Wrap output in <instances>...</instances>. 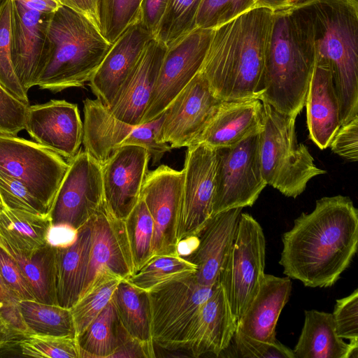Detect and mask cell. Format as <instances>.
I'll return each instance as SVG.
<instances>
[{
	"label": "cell",
	"mask_w": 358,
	"mask_h": 358,
	"mask_svg": "<svg viewBox=\"0 0 358 358\" xmlns=\"http://www.w3.org/2000/svg\"><path fill=\"white\" fill-rule=\"evenodd\" d=\"M282 242L279 264L286 276L305 287H331L357 252V208L346 196L322 197L294 220Z\"/></svg>",
	"instance_id": "6da1fadb"
},
{
	"label": "cell",
	"mask_w": 358,
	"mask_h": 358,
	"mask_svg": "<svg viewBox=\"0 0 358 358\" xmlns=\"http://www.w3.org/2000/svg\"><path fill=\"white\" fill-rule=\"evenodd\" d=\"M273 16L255 7L213 29L200 72L218 99H259Z\"/></svg>",
	"instance_id": "7a4b0ae2"
},
{
	"label": "cell",
	"mask_w": 358,
	"mask_h": 358,
	"mask_svg": "<svg viewBox=\"0 0 358 358\" xmlns=\"http://www.w3.org/2000/svg\"><path fill=\"white\" fill-rule=\"evenodd\" d=\"M310 0L273 11L259 99L296 117L316 60Z\"/></svg>",
	"instance_id": "3957f363"
},
{
	"label": "cell",
	"mask_w": 358,
	"mask_h": 358,
	"mask_svg": "<svg viewBox=\"0 0 358 358\" xmlns=\"http://www.w3.org/2000/svg\"><path fill=\"white\" fill-rule=\"evenodd\" d=\"M112 45L87 16L62 6L47 23L36 86L53 92L83 87Z\"/></svg>",
	"instance_id": "277c9868"
},
{
	"label": "cell",
	"mask_w": 358,
	"mask_h": 358,
	"mask_svg": "<svg viewBox=\"0 0 358 358\" xmlns=\"http://www.w3.org/2000/svg\"><path fill=\"white\" fill-rule=\"evenodd\" d=\"M316 62L327 64L341 124L358 116V0H310Z\"/></svg>",
	"instance_id": "5b68a950"
},
{
	"label": "cell",
	"mask_w": 358,
	"mask_h": 358,
	"mask_svg": "<svg viewBox=\"0 0 358 358\" xmlns=\"http://www.w3.org/2000/svg\"><path fill=\"white\" fill-rule=\"evenodd\" d=\"M264 127L259 134L262 176L267 185L287 197L296 198L313 178L326 173L318 168L303 143H298L295 117L263 103Z\"/></svg>",
	"instance_id": "8992f818"
},
{
	"label": "cell",
	"mask_w": 358,
	"mask_h": 358,
	"mask_svg": "<svg viewBox=\"0 0 358 358\" xmlns=\"http://www.w3.org/2000/svg\"><path fill=\"white\" fill-rule=\"evenodd\" d=\"M219 285L220 281L213 285L201 284L192 273L148 292L155 346L171 352H185L187 332L201 306Z\"/></svg>",
	"instance_id": "52a82bcc"
},
{
	"label": "cell",
	"mask_w": 358,
	"mask_h": 358,
	"mask_svg": "<svg viewBox=\"0 0 358 358\" xmlns=\"http://www.w3.org/2000/svg\"><path fill=\"white\" fill-rule=\"evenodd\" d=\"M84 122L83 144L85 150L100 164L117 148L127 145L145 148L152 163H159L164 154L172 149L162 141V113L147 123L131 125L114 117L108 108L98 99L83 101Z\"/></svg>",
	"instance_id": "ba28073f"
},
{
	"label": "cell",
	"mask_w": 358,
	"mask_h": 358,
	"mask_svg": "<svg viewBox=\"0 0 358 358\" xmlns=\"http://www.w3.org/2000/svg\"><path fill=\"white\" fill-rule=\"evenodd\" d=\"M266 240L263 229L241 213L234 238L220 276L237 322L257 295L264 278Z\"/></svg>",
	"instance_id": "9c48e42d"
},
{
	"label": "cell",
	"mask_w": 358,
	"mask_h": 358,
	"mask_svg": "<svg viewBox=\"0 0 358 358\" xmlns=\"http://www.w3.org/2000/svg\"><path fill=\"white\" fill-rule=\"evenodd\" d=\"M213 215L252 206L266 186L262 173L259 134L230 146L215 148Z\"/></svg>",
	"instance_id": "30bf717a"
},
{
	"label": "cell",
	"mask_w": 358,
	"mask_h": 358,
	"mask_svg": "<svg viewBox=\"0 0 358 358\" xmlns=\"http://www.w3.org/2000/svg\"><path fill=\"white\" fill-rule=\"evenodd\" d=\"M69 163L35 141L0 134V173L23 184L50 210Z\"/></svg>",
	"instance_id": "8fae6325"
},
{
	"label": "cell",
	"mask_w": 358,
	"mask_h": 358,
	"mask_svg": "<svg viewBox=\"0 0 358 358\" xmlns=\"http://www.w3.org/2000/svg\"><path fill=\"white\" fill-rule=\"evenodd\" d=\"M68 163L49 215L52 225L78 229L105 202L101 164L85 150H80Z\"/></svg>",
	"instance_id": "7c38bea8"
},
{
	"label": "cell",
	"mask_w": 358,
	"mask_h": 358,
	"mask_svg": "<svg viewBox=\"0 0 358 358\" xmlns=\"http://www.w3.org/2000/svg\"><path fill=\"white\" fill-rule=\"evenodd\" d=\"M213 31L195 28L168 47L141 124L159 117L200 71Z\"/></svg>",
	"instance_id": "4fadbf2b"
},
{
	"label": "cell",
	"mask_w": 358,
	"mask_h": 358,
	"mask_svg": "<svg viewBox=\"0 0 358 358\" xmlns=\"http://www.w3.org/2000/svg\"><path fill=\"white\" fill-rule=\"evenodd\" d=\"M177 227L178 242L196 236L213 215L216 170L215 150L203 143L187 147Z\"/></svg>",
	"instance_id": "5bb4252c"
},
{
	"label": "cell",
	"mask_w": 358,
	"mask_h": 358,
	"mask_svg": "<svg viewBox=\"0 0 358 358\" xmlns=\"http://www.w3.org/2000/svg\"><path fill=\"white\" fill-rule=\"evenodd\" d=\"M222 101L199 71L162 113V141L172 148L193 145Z\"/></svg>",
	"instance_id": "9a60e30c"
},
{
	"label": "cell",
	"mask_w": 358,
	"mask_h": 358,
	"mask_svg": "<svg viewBox=\"0 0 358 358\" xmlns=\"http://www.w3.org/2000/svg\"><path fill=\"white\" fill-rule=\"evenodd\" d=\"M184 180L183 170L160 165L148 171L141 197L154 222L152 255L177 254V227Z\"/></svg>",
	"instance_id": "2e32d148"
},
{
	"label": "cell",
	"mask_w": 358,
	"mask_h": 358,
	"mask_svg": "<svg viewBox=\"0 0 358 358\" xmlns=\"http://www.w3.org/2000/svg\"><path fill=\"white\" fill-rule=\"evenodd\" d=\"M150 159L145 148L127 145L101 164L104 200L118 219L125 220L141 198Z\"/></svg>",
	"instance_id": "e0dca14e"
},
{
	"label": "cell",
	"mask_w": 358,
	"mask_h": 358,
	"mask_svg": "<svg viewBox=\"0 0 358 358\" xmlns=\"http://www.w3.org/2000/svg\"><path fill=\"white\" fill-rule=\"evenodd\" d=\"M90 221L92 241L89 267L80 297L106 271L122 280L135 272L125 220L116 217L104 202Z\"/></svg>",
	"instance_id": "ac0fdd59"
},
{
	"label": "cell",
	"mask_w": 358,
	"mask_h": 358,
	"mask_svg": "<svg viewBox=\"0 0 358 358\" xmlns=\"http://www.w3.org/2000/svg\"><path fill=\"white\" fill-rule=\"evenodd\" d=\"M24 129L36 143L68 161L80 150L83 122L75 103L52 99L29 106Z\"/></svg>",
	"instance_id": "d6986e66"
},
{
	"label": "cell",
	"mask_w": 358,
	"mask_h": 358,
	"mask_svg": "<svg viewBox=\"0 0 358 358\" xmlns=\"http://www.w3.org/2000/svg\"><path fill=\"white\" fill-rule=\"evenodd\" d=\"M154 36L136 20L114 42L89 81L91 91L109 107Z\"/></svg>",
	"instance_id": "ffe728a7"
},
{
	"label": "cell",
	"mask_w": 358,
	"mask_h": 358,
	"mask_svg": "<svg viewBox=\"0 0 358 358\" xmlns=\"http://www.w3.org/2000/svg\"><path fill=\"white\" fill-rule=\"evenodd\" d=\"M167 48L155 38L148 42L134 69L108 107L117 119L131 125L141 124Z\"/></svg>",
	"instance_id": "44dd1931"
},
{
	"label": "cell",
	"mask_w": 358,
	"mask_h": 358,
	"mask_svg": "<svg viewBox=\"0 0 358 358\" xmlns=\"http://www.w3.org/2000/svg\"><path fill=\"white\" fill-rule=\"evenodd\" d=\"M237 329L225 291L220 282L214 293L201 306L185 339L189 356H219L228 348Z\"/></svg>",
	"instance_id": "7402d4cb"
},
{
	"label": "cell",
	"mask_w": 358,
	"mask_h": 358,
	"mask_svg": "<svg viewBox=\"0 0 358 358\" xmlns=\"http://www.w3.org/2000/svg\"><path fill=\"white\" fill-rule=\"evenodd\" d=\"M51 14L28 9L12 0L11 59L15 73L27 92L36 86L45 29Z\"/></svg>",
	"instance_id": "603a6c76"
},
{
	"label": "cell",
	"mask_w": 358,
	"mask_h": 358,
	"mask_svg": "<svg viewBox=\"0 0 358 358\" xmlns=\"http://www.w3.org/2000/svg\"><path fill=\"white\" fill-rule=\"evenodd\" d=\"M242 208L215 213L196 235L199 244L194 251L184 259L196 266L197 280L205 285H213L220 276L229 253Z\"/></svg>",
	"instance_id": "cb8c5ba5"
},
{
	"label": "cell",
	"mask_w": 358,
	"mask_h": 358,
	"mask_svg": "<svg viewBox=\"0 0 358 358\" xmlns=\"http://www.w3.org/2000/svg\"><path fill=\"white\" fill-rule=\"evenodd\" d=\"M263 127L261 100L222 101L193 145L203 143L214 149L230 146L260 134Z\"/></svg>",
	"instance_id": "d4e9b609"
},
{
	"label": "cell",
	"mask_w": 358,
	"mask_h": 358,
	"mask_svg": "<svg viewBox=\"0 0 358 358\" xmlns=\"http://www.w3.org/2000/svg\"><path fill=\"white\" fill-rule=\"evenodd\" d=\"M305 106L309 138L324 150L341 125L338 96L331 70L325 64L315 62Z\"/></svg>",
	"instance_id": "484cf974"
},
{
	"label": "cell",
	"mask_w": 358,
	"mask_h": 358,
	"mask_svg": "<svg viewBox=\"0 0 358 358\" xmlns=\"http://www.w3.org/2000/svg\"><path fill=\"white\" fill-rule=\"evenodd\" d=\"M291 291L292 280L289 277L265 274L257 295L238 320L237 328L260 341H277L276 324Z\"/></svg>",
	"instance_id": "4316f807"
},
{
	"label": "cell",
	"mask_w": 358,
	"mask_h": 358,
	"mask_svg": "<svg viewBox=\"0 0 358 358\" xmlns=\"http://www.w3.org/2000/svg\"><path fill=\"white\" fill-rule=\"evenodd\" d=\"M293 352L295 358H357L358 341L346 343L338 336L331 313L305 310L303 326Z\"/></svg>",
	"instance_id": "83f0119b"
},
{
	"label": "cell",
	"mask_w": 358,
	"mask_h": 358,
	"mask_svg": "<svg viewBox=\"0 0 358 358\" xmlns=\"http://www.w3.org/2000/svg\"><path fill=\"white\" fill-rule=\"evenodd\" d=\"M91 241L89 220L78 229L73 244L56 248L57 296L62 307L71 308L80 297L87 275Z\"/></svg>",
	"instance_id": "f1b7e54d"
},
{
	"label": "cell",
	"mask_w": 358,
	"mask_h": 358,
	"mask_svg": "<svg viewBox=\"0 0 358 358\" xmlns=\"http://www.w3.org/2000/svg\"><path fill=\"white\" fill-rule=\"evenodd\" d=\"M0 246L16 262L29 282L35 300L59 305L57 296V248L49 243L31 252L13 247L0 236Z\"/></svg>",
	"instance_id": "f546056e"
},
{
	"label": "cell",
	"mask_w": 358,
	"mask_h": 358,
	"mask_svg": "<svg viewBox=\"0 0 358 358\" xmlns=\"http://www.w3.org/2000/svg\"><path fill=\"white\" fill-rule=\"evenodd\" d=\"M112 300L123 327L143 345L149 358L156 357L151 335L148 293L135 287L126 280H122Z\"/></svg>",
	"instance_id": "4dcf8cb0"
},
{
	"label": "cell",
	"mask_w": 358,
	"mask_h": 358,
	"mask_svg": "<svg viewBox=\"0 0 358 358\" xmlns=\"http://www.w3.org/2000/svg\"><path fill=\"white\" fill-rule=\"evenodd\" d=\"M51 226L50 215L41 216L5 207L0 210V236L22 252L45 245Z\"/></svg>",
	"instance_id": "1f68e13d"
},
{
	"label": "cell",
	"mask_w": 358,
	"mask_h": 358,
	"mask_svg": "<svg viewBox=\"0 0 358 358\" xmlns=\"http://www.w3.org/2000/svg\"><path fill=\"white\" fill-rule=\"evenodd\" d=\"M20 307L23 320L31 334L76 337L70 308L35 300H21Z\"/></svg>",
	"instance_id": "d6a6232c"
},
{
	"label": "cell",
	"mask_w": 358,
	"mask_h": 358,
	"mask_svg": "<svg viewBox=\"0 0 358 358\" xmlns=\"http://www.w3.org/2000/svg\"><path fill=\"white\" fill-rule=\"evenodd\" d=\"M196 266L178 254L153 256L126 280L149 292L165 283L195 273Z\"/></svg>",
	"instance_id": "836d02e7"
},
{
	"label": "cell",
	"mask_w": 358,
	"mask_h": 358,
	"mask_svg": "<svg viewBox=\"0 0 358 358\" xmlns=\"http://www.w3.org/2000/svg\"><path fill=\"white\" fill-rule=\"evenodd\" d=\"M117 316L113 300L77 339L80 358H110L117 348Z\"/></svg>",
	"instance_id": "e575fe53"
},
{
	"label": "cell",
	"mask_w": 358,
	"mask_h": 358,
	"mask_svg": "<svg viewBox=\"0 0 358 358\" xmlns=\"http://www.w3.org/2000/svg\"><path fill=\"white\" fill-rule=\"evenodd\" d=\"M122 280L111 271L102 273L70 308L74 321L76 338L84 332L109 303Z\"/></svg>",
	"instance_id": "d590c367"
},
{
	"label": "cell",
	"mask_w": 358,
	"mask_h": 358,
	"mask_svg": "<svg viewBox=\"0 0 358 358\" xmlns=\"http://www.w3.org/2000/svg\"><path fill=\"white\" fill-rule=\"evenodd\" d=\"M201 0H169L154 38L167 48L196 28Z\"/></svg>",
	"instance_id": "8d00e7d4"
},
{
	"label": "cell",
	"mask_w": 358,
	"mask_h": 358,
	"mask_svg": "<svg viewBox=\"0 0 358 358\" xmlns=\"http://www.w3.org/2000/svg\"><path fill=\"white\" fill-rule=\"evenodd\" d=\"M135 271L152 257L154 222L141 197L125 220Z\"/></svg>",
	"instance_id": "74e56055"
},
{
	"label": "cell",
	"mask_w": 358,
	"mask_h": 358,
	"mask_svg": "<svg viewBox=\"0 0 358 358\" xmlns=\"http://www.w3.org/2000/svg\"><path fill=\"white\" fill-rule=\"evenodd\" d=\"M13 357L80 358L76 337L24 335L15 345Z\"/></svg>",
	"instance_id": "f35d334b"
},
{
	"label": "cell",
	"mask_w": 358,
	"mask_h": 358,
	"mask_svg": "<svg viewBox=\"0 0 358 358\" xmlns=\"http://www.w3.org/2000/svg\"><path fill=\"white\" fill-rule=\"evenodd\" d=\"M12 0L0 3V84L12 95L29 104L27 92L17 79L11 59Z\"/></svg>",
	"instance_id": "ab89813d"
},
{
	"label": "cell",
	"mask_w": 358,
	"mask_h": 358,
	"mask_svg": "<svg viewBox=\"0 0 358 358\" xmlns=\"http://www.w3.org/2000/svg\"><path fill=\"white\" fill-rule=\"evenodd\" d=\"M142 0H101V32L111 44L138 20Z\"/></svg>",
	"instance_id": "60d3db41"
},
{
	"label": "cell",
	"mask_w": 358,
	"mask_h": 358,
	"mask_svg": "<svg viewBox=\"0 0 358 358\" xmlns=\"http://www.w3.org/2000/svg\"><path fill=\"white\" fill-rule=\"evenodd\" d=\"M255 7V0H201L196 16V28L215 29Z\"/></svg>",
	"instance_id": "b9f144b4"
},
{
	"label": "cell",
	"mask_w": 358,
	"mask_h": 358,
	"mask_svg": "<svg viewBox=\"0 0 358 358\" xmlns=\"http://www.w3.org/2000/svg\"><path fill=\"white\" fill-rule=\"evenodd\" d=\"M0 202L2 207L48 216L50 212L23 184L0 173Z\"/></svg>",
	"instance_id": "7bdbcfd3"
},
{
	"label": "cell",
	"mask_w": 358,
	"mask_h": 358,
	"mask_svg": "<svg viewBox=\"0 0 358 358\" xmlns=\"http://www.w3.org/2000/svg\"><path fill=\"white\" fill-rule=\"evenodd\" d=\"M31 334L26 325L20 307V300L0 277V340Z\"/></svg>",
	"instance_id": "ee69618b"
},
{
	"label": "cell",
	"mask_w": 358,
	"mask_h": 358,
	"mask_svg": "<svg viewBox=\"0 0 358 358\" xmlns=\"http://www.w3.org/2000/svg\"><path fill=\"white\" fill-rule=\"evenodd\" d=\"M238 357L243 358H295L293 350L275 341L252 338L236 329L233 339Z\"/></svg>",
	"instance_id": "f6af8a7d"
},
{
	"label": "cell",
	"mask_w": 358,
	"mask_h": 358,
	"mask_svg": "<svg viewBox=\"0 0 358 358\" xmlns=\"http://www.w3.org/2000/svg\"><path fill=\"white\" fill-rule=\"evenodd\" d=\"M331 314L338 336L358 341V289L337 299Z\"/></svg>",
	"instance_id": "bcb514c9"
},
{
	"label": "cell",
	"mask_w": 358,
	"mask_h": 358,
	"mask_svg": "<svg viewBox=\"0 0 358 358\" xmlns=\"http://www.w3.org/2000/svg\"><path fill=\"white\" fill-rule=\"evenodd\" d=\"M29 106L15 98L0 84V134L17 136L24 129Z\"/></svg>",
	"instance_id": "7dc6e473"
},
{
	"label": "cell",
	"mask_w": 358,
	"mask_h": 358,
	"mask_svg": "<svg viewBox=\"0 0 358 358\" xmlns=\"http://www.w3.org/2000/svg\"><path fill=\"white\" fill-rule=\"evenodd\" d=\"M0 277L20 301L35 300L32 289L17 264L1 246Z\"/></svg>",
	"instance_id": "c3c4849f"
},
{
	"label": "cell",
	"mask_w": 358,
	"mask_h": 358,
	"mask_svg": "<svg viewBox=\"0 0 358 358\" xmlns=\"http://www.w3.org/2000/svg\"><path fill=\"white\" fill-rule=\"evenodd\" d=\"M329 147L333 152L348 161L358 160V116L341 125Z\"/></svg>",
	"instance_id": "681fc988"
},
{
	"label": "cell",
	"mask_w": 358,
	"mask_h": 358,
	"mask_svg": "<svg viewBox=\"0 0 358 358\" xmlns=\"http://www.w3.org/2000/svg\"><path fill=\"white\" fill-rule=\"evenodd\" d=\"M169 0H142L138 20L153 36L166 9Z\"/></svg>",
	"instance_id": "f907efd6"
},
{
	"label": "cell",
	"mask_w": 358,
	"mask_h": 358,
	"mask_svg": "<svg viewBox=\"0 0 358 358\" xmlns=\"http://www.w3.org/2000/svg\"><path fill=\"white\" fill-rule=\"evenodd\" d=\"M117 345L116 350L111 355L110 358H149V356L143 345L126 331L119 320L117 323Z\"/></svg>",
	"instance_id": "816d5d0a"
},
{
	"label": "cell",
	"mask_w": 358,
	"mask_h": 358,
	"mask_svg": "<svg viewBox=\"0 0 358 358\" xmlns=\"http://www.w3.org/2000/svg\"><path fill=\"white\" fill-rule=\"evenodd\" d=\"M78 229L66 224L52 225L48 235V243L55 248L73 244L76 240Z\"/></svg>",
	"instance_id": "f5cc1de1"
},
{
	"label": "cell",
	"mask_w": 358,
	"mask_h": 358,
	"mask_svg": "<svg viewBox=\"0 0 358 358\" xmlns=\"http://www.w3.org/2000/svg\"><path fill=\"white\" fill-rule=\"evenodd\" d=\"M71 6L87 16L101 31V0H66Z\"/></svg>",
	"instance_id": "db71d44e"
},
{
	"label": "cell",
	"mask_w": 358,
	"mask_h": 358,
	"mask_svg": "<svg viewBox=\"0 0 358 358\" xmlns=\"http://www.w3.org/2000/svg\"><path fill=\"white\" fill-rule=\"evenodd\" d=\"M24 7L45 13H52L63 5L66 0H15Z\"/></svg>",
	"instance_id": "11a10c76"
},
{
	"label": "cell",
	"mask_w": 358,
	"mask_h": 358,
	"mask_svg": "<svg viewBox=\"0 0 358 358\" xmlns=\"http://www.w3.org/2000/svg\"><path fill=\"white\" fill-rule=\"evenodd\" d=\"M198 244L199 238L197 236L185 237L178 242L176 252L179 256L184 258L194 251Z\"/></svg>",
	"instance_id": "9f6ffc18"
},
{
	"label": "cell",
	"mask_w": 358,
	"mask_h": 358,
	"mask_svg": "<svg viewBox=\"0 0 358 358\" xmlns=\"http://www.w3.org/2000/svg\"><path fill=\"white\" fill-rule=\"evenodd\" d=\"M257 7H265L272 10H278L291 6L289 0H255Z\"/></svg>",
	"instance_id": "6f0895ef"
},
{
	"label": "cell",
	"mask_w": 358,
	"mask_h": 358,
	"mask_svg": "<svg viewBox=\"0 0 358 358\" xmlns=\"http://www.w3.org/2000/svg\"><path fill=\"white\" fill-rule=\"evenodd\" d=\"M290 2L292 3V4H296V3H300V2H303V1H307V0H289Z\"/></svg>",
	"instance_id": "680465c9"
},
{
	"label": "cell",
	"mask_w": 358,
	"mask_h": 358,
	"mask_svg": "<svg viewBox=\"0 0 358 358\" xmlns=\"http://www.w3.org/2000/svg\"><path fill=\"white\" fill-rule=\"evenodd\" d=\"M1 208H2V206H1V203L0 202V210L1 209Z\"/></svg>",
	"instance_id": "91938a15"
}]
</instances>
